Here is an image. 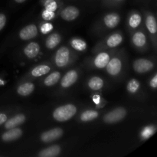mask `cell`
<instances>
[{
	"label": "cell",
	"mask_w": 157,
	"mask_h": 157,
	"mask_svg": "<svg viewBox=\"0 0 157 157\" xmlns=\"http://www.w3.org/2000/svg\"><path fill=\"white\" fill-rule=\"evenodd\" d=\"M69 50L66 47H61L55 55V63L58 67H64L69 61Z\"/></svg>",
	"instance_id": "cell-3"
},
{
	"label": "cell",
	"mask_w": 157,
	"mask_h": 157,
	"mask_svg": "<svg viewBox=\"0 0 157 157\" xmlns=\"http://www.w3.org/2000/svg\"><path fill=\"white\" fill-rule=\"evenodd\" d=\"M60 152H61V148L59 146L55 145L41 150L38 153V156L40 157H55L58 156Z\"/></svg>",
	"instance_id": "cell-12"
},
{
	"label": "cell",
	"mask_w": 157,
	"mask_h": 157,
	"mask_svg": "<svg viewBox=\"0 0 157 157\" xmlns=\"http://www.w3.org/2000/svg\"><path fill=\"white\" fill-rule=\"evenodd\" d=\"M15 1L18 3H22V2H24L25 0H15Z\"/></svg>",
	"instance_id": "cell-36"
},
{
	"label": "cell",
	"mask_w": 157,
	"mask_h": 157,
	"mask_svg": "<svg viewBox=\"0 0 157 157\" xmlns=\"http://www.w3.org/2000/svg\"><path fill=\"white\" fill-rule=\"evenodd\" d=\"M79 15V10L75 6H68L61 12V17L66 21L75 20Z\"/></svg>",
	"instance_id": "cell-8"
},
{
	"label": "cell",
	"mask_w": 157,
	"mask_h": 157,
	"mask_svg": "<svg viewBox=\"0 0 157 157\" xmlns=\"http://www.w3.org/2000/svg\"><path fill=\"white\" fill-rule=\"evenodd\" d=\"M72 47L78 51H84L86 49V47H87V44H86L85 41H84L81 39H73L71 42Z\"/></svg>",
	"instance_id": "cell-25"
},
{
	"label": "cell",
	"mask_w": 157,
	"mask_h": 157,
	"mask_svg": "<svg viewBox=\"0 0 157 157\" xmlns=\"http://www.w3.org/2000/svg\"><path fill=\"white\" fill-rule=\"evenodd\" d=\"M63 134V131L60 128H55L46 131L41 135V140L44 143H50L59 139Z\"/></svg>",
	"instance_id": "cell-5"
},
{
	"label": "cell",
	"mask_w": 157,
	"mask_h": 157,
	"mask_svg": "<svg viewBox=\"0 0 157 157\" xmlns=\"http://www.w3.org/2000/svg\"><path fill=\"white\" fill-rule=\"evenodd\" d=\"M146 24H147V27L150 33H156L157 30L156 21L153 15H149V16L147 17V20H146Z\"/></svg>",
	"instance_id": "cell-23"
},
{
	"label": "cell",
	"mask_w": 157,
	"mask_h": 157,
	"mask_svg": "<svg viewBox=\"0 0 157 157\" xmlns=\"http://www.w3.org/2000/svg\"><path fill=\"white\" fill-rule=\"evenodd\" d=\"M141 22V17L138 14H134L132 15L129 21V24L132 28H136Z\"/></svg>",
	"instance_id": "cell-27"
},
{
	"label": "cell",
	"mask_w": 157,
	"mask_h": 157,
	"mask_svg": "<svg viewBox=\"0 0 157 157\" xmlns=\"http://www.w3.org/2000/svg\"><path fill=\"white\" fill-rule=\"evenodd\" d=\"M98 117V112L94 110H87L81 114V119L82 121H90L96 119Z\"/></svg>",
	"instance_id": "cell-24"
},
{
	"label": "cell",
	"mask_w": 157,
	"mask_h": 157,
	"mask_svg": "<svg viewBox=\"0 0 157 157\" xmlns=\"http://www.w3.org/2000/svg\"><path fill=\"white\" fill-rule=\"evenodd\" d=\"M40 51V47L38 44L35 42H31L28 44L25 48L24 52L26 56L29 58H34L38 55Z\"/></svg>",
	"instance_id": "cell-13"
},
{
	"label": "cell",
	"mask_w": 157,
	"mask_h": 157,
	"mask_svg": "<svg viewBox=\"0 0 157 157\" xmlns=\"http://www.w3.org/2000/svg\"><path fill=\"white\" fill-rule=\"evenodd\" d=\"M6 22V15L4 14H0V31L4 28Z\"/></svg>",
	"instance_id": "cell-32"
},
{
	"label": "cell",
	"mask_w": 157,
	"mask_h": 157,
	"mask_svg": "<svg viewBox=\"0 0 157 157\" xmlns=\"http://www.w3.org/2000/svg\"><path fill=\"white\" fill-rule=\"evenodd\" d=\"M55 17V13L54 12H52V11L48 10H44L42 13V18H44L46 21H48V20L52 19V18Z\"/></svg>",
	"instance_id": "cell-30"
},
{
	"label": "cell",
	"mask_w": 157,
	"mask_h": 157,
	"mask_svg": "<svg viewBox=\"0 0 157 157\" xmlns=\"http://www.w3.org/2000/svg\"><path fill=\"white\" fill-rule=\"evenodd\" d=\"M7 121V117L4 113H0V125L4 124L6 121Z\"/></svg>",
	"instance_id": "cell-34"
},
{
	"label": "cell",
	"mask_w": 157,
	"mask_h": 157,
	"mask_svg": "<svg viewBox=\"0 0 157 157\" xmlns=\"http://www.w3.org/2000/svg\"><path fill=\"white\" fill-rule=\"evenodd\" d=\"M22 135V131L19 128H12L9 129V131L3 133L2 138L6 142H9V141H13L15 140H18L20 136Z\"/></svg>",
	"instance_id": "cell-9"
},
{
	"label": "cell",
	"mask_w": 157,
	"mask_h": 157,
	"mask_svg": "<svg viewBox=\"0 0 157 157\" xmlns=\"http://www.w3.org/2000/svg\"><path fill=\"white\" fill-rule=\"evenodd\" d=\"M77 112V108L73 104H66L58 107L54 111L53 117L57 121L64 122L73 117Z\"/></svg>",
	"instance_id": "cell-1"
},
{
	"label": "cell",
	"mask_w": 157,
	"mask_h": 157,
	"mask_svg": "<svg viewBox=\"0 0 157 157\" xmlns=\"http://www.w3.org/2000/svg\"><path fill=\"white\" fill-rule=\"evenodd\" d=\"M38 34V29L35 25H29L20 31L19 36L22 40H29L35 38Z\"/></svg>",
	"instance_id": "cell-6"
},
{
	"label": "cell",
	"mask_w": 157,
	"mask_h": 157,
	"mask_svg": "<svg viewBox=\"0 0 157 157\" xmlns=\"http://www.w3.org/2000/svg\"><path fill=\"white\" fill-rule=\"evenodd\" d=\"M140 87V83L136 80L133 79L127 84V90L130 93H136Z\"/></svg>",
	"instance_id": "cell-26"
},
{
	"label": "cell",
	"mask_w": 157,
	"mask_h": 157,
	"mask_svg": "<svg viewBox=\"0 0 157 157\" xmlns=\"http://www.w3.org/2000/svg\"><path fill=\"white\" fill-rule=\"evenodd\" d=\"M25 121V117L23 114H18L16 116L13 117L11 118L9 121H6V124H5V127L6 129H12L15 127H18L20 124H23Z\"/></svg>",
	"instance_id": "cell-11"
},
{
	"label": "cell",
	"mask_w": 157,
	"mask_h": 157,
	"mask_svg": "<svg viewBox=\"0 0 157 157\" xmlns=\"http://www.w3.org/2000/svg\"><path fill=\"white\" fill-rule=\"evenodd\" d=\"M93 101L96 104H99L100 101H101V98H100L99 95H94Z\"/></svg>",
	"instance_id": "cell-35"
},
{
	"label": "cell",
	"mask_w": 157,
	"mask_h": 157,
	"mask_svg": "<svg viewBox=\"0 0 157 157\" xmlns=\"http://www.w3.org/2000/svg\"><path fill=\"white\" fill-rule=\"evenodd\" d=\"M78 79V74L75 71L67 72L61 80V86L63 87H68L75 84Z\"/></svg>",
	"instance_id": "cell-10"
},
{
	"label": "cell",
	"mask_w": 157,
	"mask_h": 157,
	"mask_svg": "<svg viewBox=\"0 0 157 157\" xmlns=\"http://www.w3.org/2000/svg\"><path fill=\"white\" fill-rule=\"evenodd\" d=\"M104 22L107 27L110 29H113L119 24L120 16L116 13L108 14L104 18Z\"/></svg>",
	"instance_id": "cell-14"
},
{
	"label": "cell",
	"mask_w": 157,
	"mask_h": 157,
	"mask_svg": "<svg viewBox=\"0 0 157 157\" xmlns=\"http://www.w3.org/2000/svg\"><path fill=\"white\" fill-rule=\"evenodd\" d=\"M150 85L153 88H156L157 87V75H155L154 78L151 80V81H150Z\"/></svg>",
	"instance_id": "cell-33"
},
{
	"label": "cell",
	"mask_w": 157,
	"mask_h": 157,
	"mask_svg": "<svg viewBox=\"0 0 157 157\" xmlns=\"http://www.w3.org/2000/svg\"><path fill=\"white\" fill-rule=\"evenodd\" d=\"M50 71V67L48 65H39L32 70V75L34 77H40Z\"/></svg>",
	"instance_id": "cell-21"
},
{
	"label": "cell",
	"mask_w": 157,
	"mask_h": 157,
	"mask_svg": "<svg viewBox=\"0 0 157 157\" xmlns=\"http://www.w3.org/2000/svg\"><path fill=\"white\" fill-rule=\"evenodd\" d=\"M123 38L120 34H113L111 36L109 37L107 39V44L109 47H116V46L119 45L121 42H122Z\"/></svg>",
	"instance_id": "cell-19"
},
{
	"label": "cell",
	"mask_w": 157,
	"mask_h": 157,
	"mask_svg": "<svg viewBox=\"0 0 157 157\" xmlns=\"http://www.w3.org/2000/svg\"><path fill=\"white\" fill-rule=\"evenodd\" d=\"M109 61H110V56H109V55L103 52V53L99 54L97 56L96 59L94 61V64L96 65V67H98V68H103V67L107 66Z\"/></svg>",
	"instance_id": "cell-15"
},
{
	"label": "cell",
	"mask_w": 157,
	"mask_h": 157,
	"mask_svg": "<svg viewBox=\"0 0 157 157\" xmlns=\"http://www.w3.org/2000/svg\"><path fill=\"white\" fill-rule=\"evenodd\" d=\"M35 89V86L32 83H25V84H21L19 87H18V94L21 96H28L32 93V91Z\"/></svg>",
	"instance_id": "cell-16"
},
{
	"label": "cell",
	"mask_w": 157,
	"mask_h": 157,
	"mask_svg": "<svg viewBox=\"0 0 157 157\" xmlns=\"http://www.w3.org/2000/svg\"><path fill=\"white\" fill-rule=\"evenodd\" d=\"M60 41H61V37H60V35L58 34H52V35H49L48 37V38L46 39L45 44L47 46V48H55L59 44Z\"/></svg>",
	"instance_id": "cell-17"
},
{
	"label": "cell",
	"mask_w": 157,
	"mask_h": 157,
	"mask_svg": "<svg viewBox=\"0 0 157 157\" xmlns=\"http://www.w3.org/2000/svg\"><path fill=\"white\" fill-rule=\"evenodd\" d=\"M133 42L137 47H143L146 44V36L143 32H136L133 37Z\"/></svg>",
	"instance_id": "cell-20"
},
{
	"label": "cell",
	"mask_w": 157,
	"mask_h": 157,
	"mask_svg": "<svg viewBox=\"0 0 157 157\" xmlns=\"http://www.w3.org/2000/svg\"><path fill=\"white\" fill-rule=\"evenodd\" d=\"M107 71L110 75H117L120 73L122 67V64L120 59L114 58L108 61L107 64Z\"/></svg>",
	"instance_id": "cell-7"
},
{
	"label": "cell",
	"mask_w": 157,
	"mask_h": 157,
	"mask_svg": "<svg viewBox=\"0 0 157 157\" xmlns=\"http://www.w3.org/2000/svg\"><path fill=\"white\" fill-rule=\"evenodd\" d=\"M0 83H2V81H0Z\"/></svg>",
	"instance_id": "cell-37"
},
{
	"label": "cell",
	"mask_w": 157,
	"mask_h": 157,
	"mask_svg": "<svg viewBox=\"0 0 157 157\" xmlns=\"http://www.w3.org/2000/svg\"><path fill=\"white\" fill-rule=\"evenodd\" d=\"M153 67V63L147 59H138L133 63V68L138 73H146Z\"/></svg>",
	"instance_id": "cell-4"
},
{
	"label": "cell",
	"mask_w": 157,
	"mask_h": 157,
	"mask_svg": "<svg viewBox=\"0 0 157 157\" xmlns=\"http://www.w3.org/2000/svg\"><path fill=\"white\" fill-rule=\"evenodd\" d=\"M52 29H53V25L52 24H50V23H44V24L41 25V31L43 34H47L48 32L52 31Z\"/></svg>",
	"instance_id": "cell-31"
},
{
	"label": "cell",
	"mask_w": 157,
	"mask_h": 157,
	"mask_svg": "<svg viewBox=\"0 0 157 157\" xmlns=\"http://www.w3.org/2000/svg\"><path fill=\"white\" fill-rule=\"evenodd\" d=\"M127 115V111L123 107H118L112 111L109 112L108 113L104 116V120L107 124H113L121 121L124 119Z\"/></svg>",
	"instance_id": "cell-2"
},
{
	"label": "cell",
	"mask_w": 157,
	"mask_h": 157,
	"mask_svg": "<svg viewBox=\"0 0 157 157\" xmlns=\"http://www.w3.org/2000/svg\"><path fill=\"white\" fill-rule=\"evenodd\" d=\"M88 85L92 90H98L102 88L103 85H104V81L98 77H94L89 81Z\"/></svg>",
	"instance_id": "cell-18"
},
{
	"label": "cell",
	"mask_w": 157,
	"mask_h": 157,
	"mask_svg": "<svg viewBox=\"0 0 157 157\" xmlns=\"http://www.w3.org/2000/svg\"><path fill=\"white\" fill-rule=\"evenodd\" d=\"M60 73L58 71H55L54 73L51 74L49 76H48L47 78L44 80V84L46 86H52L55 85L60 79Z\"/></svg>",
	"instance_id": "cell-22"
},
{
	"label": "cell",
	"mask_w": 157,
	"mask_h": 157,
	"mask_svg": "<svg viewBox=\"0 0 157 157\" xmlns=\"http://www.w3.org/2000/svg\"><path fill=\"white\" fill-rule=\"evenodd\" d=\"M45 8L46 10L55 12L57 9V3L55 0H47L45 2Z\"/></svg>",
	"instance_id": "cell-29"
},
{
	"label": "cell",
	"mask_w": 157,
	"mask_h": 157,
	"mask_svg": "<svg viewBox=\"0 0 157 157\" xmlns=\"http://www.w3.org/2000/svg\"><path fill=\"white\" fill-rule=\"evenodd\" d=\"M155 132V128L153 127H147L146 128H144V130L142 132V137L144 139H148L150 138L152 135Z\"/></svg>",
	"instance_id": "cell-28"
}]
</instances>
